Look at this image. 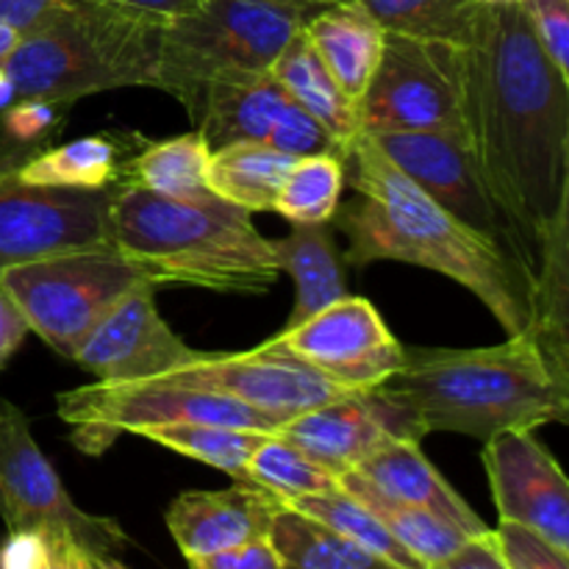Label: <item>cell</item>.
Segmentation results:
<instances>
[{"label": "cell", "mask_w": 569, "mask_h": 569, "mask_svg": "<svg viewBox=\"0 0 569 569\" xmlns=\"http://www.w3.org/2000/svg\"><path fill=\"white\" fill-rule=\"evenodd\" d=\"M467 144L533 270L569 203V78L539 44L520 0L487 3L465 44Z\"/></svg>", "instance_id": "obj_1"}, {"label": "cell", "mask_w": 569, "mask_h": 569, "mask_svg": "<svg viewBox=\"0 0 569 569\" xmlns=\"http://www.w3.org/2000/svg\"><path fill=\"white\" fill-rule=\"evenodd\" d=\"M345 178L356 194L328 222L348 237L342 261L426 267L470 289L509 337L531 328L533 267L448 214L387 159L370 133L350 142Z\"/></svg>", "instance_id": "obj_2"}, {"label": "cell", "mask_w": 569, "mask_h": 569, "mask_svg": "<svg viewBox=\"0 0 569 569\" xmlns=\"http://www.w3.org/2000/svg\"><path fill=\"white\" fill-rule=\"evenodd\" d=\"M376 392L398 409L417 442L433 431L487 442L569 420V381L531 333L492 348H406L403 367Z\"/></svg>", "instance_id": "obj_3"}, {"label": "cell", "mask_w": 569, "mask_h": 569, "mask_svg": "<svg viewBox=\"0 0 569 569\" xmlns=\"http://www.w3.org/2000/svg\"><path fill=\"white\" fill-rule=\"evenodd\" d=\"M109 237L156 287L259 295L281 276L272 239L253 226V214L211 192L167 198L117 181Z\"/></svg>", "instance_id": "obj_4"}, {"label": "cell", "mask_w": 569, "mask_h": 569, "mask_svg": "<svg viewBox=\"0 0 569 569\" xmlns=\"http://www.w3.org/2000/svg\"><path fill=\"white\" fill-rule=\"evenodd\" d=\"M167 20L100 3L67 0L37 31L20 37L3 70L17 100L70 106L120 87H156Z\"/></svg>", "instance_id": "obj_5"}, {"label": "cell", "mask_w": 569, "mask_h": 569, "mask_svg": "<svg viewBox=\"0 0 569 569\" xmlns=\"http://www.w3.org/2000/svg\"><path fill=\"white\" fill-rule=\"evenodd\" d=\"M317 6L303 0H203L164 26L156 87L189 106L217 83L270 76Z\"/></svg>", "instance_id": "obj_6"}, {"label": "cell", "mask_w": 569, "mask_h": 569, "mask_svg": "<svg viewBox=\"0 0 569 569\" xmlns=\"http://www.w3.org/2000/svg\"><path fill=\"white\" fill-rule=\"evenodd\" d=\"M0 283L17 300L28 328L56 353L72 359L100 317L150 281L114 244H103L11 264L0 270Z\"/></svg>", "instance_id": "obj_7"}, {"label": "cell", "mask_w": 569, "mask_h": 569, "mask_svg": "<svg viewBox=\"0 0 569 569\" xmlns=\"http://www.w3.org/2000/svg\"><path fill=\"white\" fill-rule=\"evenodd\" d=\"M56 411L72 428L70 442L87 456H103L122 433L172 422H209L261 433L281 428L272 417L226 395L159 381H94L67 389L56 395Z\"/></svg>", "instance_id": "obj_8"}, {"label": "cell", "mask_w": 569, "mask_h": 569, "mask_svg": "<svg viewBox=\"0 0 569 569\" xmlns=\"http://www.w3.org/2000/svg\"><path fill=\"white\" fill-rule=\"evenodd\" d=\"M361 133L437 131L467 139L465 44L387 33L359 103Z\"/></svg>", "instance_id": "obj_9"}, {"label": "cell", "mask_w": 569, "mask_h": 569, "mask_svg": "<svg viewBox=\"0 0 569 569\" xmlns=\"http://www.w3.org/2000/svg\"><path fill=\"white\" fill-rule=\"evenodd\" d=\"M0 520L9 531L70 533L92 559L128 548L120 522L83 511L42 453L31 420L0 398Z\"/></svg>", "instance_id": "obj_10"}, {"label": "cell", "mask_w": 569, "mask_h": 569, "mask_svg": "<svg viewBox=\"0 0 569 569\" xmlns=\"http://www.w3.org/2000/svg\"><path fill=\"white\" fill-rule=\"evenodd\" d=\"M150 381L226 395V398L239 400V403L272 417L278 426L315 409V406L353 395L328 381L322 372L306 365L276 337L267 339L259 348L242 350V353H203L200 350L198 359H192L189 365L176 367Z\"/></svg>", "instance_id": "obj_11"}, {"label": "cell", "mask_w": 569, "mask_h": 569, "mask_svg": "<svg viewBox=\"0 0 569 569\" xmlns=\"http://www.w3.org/2000/svg\"><path fill=\"white\" fill-rule=\"evenodd\" d=\"M109 189L37 187L0 167V270L111 244Z\"/></svg>", "instance_id": "obj_12"}, {"label": "cell", "mask_w": 569, "mask_h": 569, "mask_svg": "<svg viewBox=\"0 0 569 569\" xmlns=\"http://www.w3.org/2000/svg\"><path fill=\"white\" fill-rule=\"evenodd\" d=\"M370 137L387 159L448 214L533 267L511 222L489 194L465 137L437 131H392Z\"/></svg>", "instance_id": "obj_13"}, {"label": "cell", "mask_w": 569, "mask_h": 569, "mask_svg": "<svg viewBox=\"0 0 569 569\" xmlns=\"http://www.w3.org/2000/svg\"><path fill=\"white\" fill-rule=\"evenodd\" d=\"M295 356L348 392H370L403 367L406 345L387 328L376 306L345 295L295 328L276 333Z\"/></svg>", "instance_id": "obj_14"}, {"label": "cell", "mask_w": 569, "mask_h": 569, "mask_svg": "<svg viewBox=\"0 0 569 569\" xmlns=\"http://www.w3.org/2000/svg\"><path fill=\"white\" fill-rule=\"evenodd\" d=\"M187 114L206 133L211 150L231 142H259L298 159L311 153H337L345 159L337 139L306 114L272 76L203 89Z\"/></svg>", "instance_id": "obj_15"}, {"label": "cell", "mask_w": 569, "mask_h": 569, "mask_svg": "<svg viewBox=\"0 0 569 569\" xmlns=\"http://www.w3.org/2000/svg\"><path fill=\"white\" fill-rule=\"evenodd\" d=\"M156 309V287L142 283L117 300L98 326L78 345L72 361L92 372L94 381H150L198 359Z\"/></svg>", "instance_id": "obj_16"}, {"label": "cell", "mask_w": 569, "mask_h": 569, "mask_svg": "<svg viewBox=\"0 0 569 569\" xmlns=\"http://www.w3.org/2000/svg\"><path fill=\"white\" fill-rule=\"evenodd\" d=\"M483 467L500 522H515L569 553V481L533 431H503L483 442Z\"/></svg>", "instance_id": "obj_17"}, {"label": "cell", "mask_w": 569, "mask_h": 569, "mask_svg": "<svg viewBox=\"0 0 569 569\" xmlns=\"http://www.w3.org/2000/svg\"><path fill=\"white\" fill-rule=\"evenodd\" d=\"M276 433L337 478L356 470L389 439H411L403 417L376 389L315 406Z\"/></svg>", "instance_id": "obj_18"}, {"label": "cell", "mask_w": 569, "mask_h": 569, "mask_svg": "<svg viewBox=\"0 0 569 569\" xmlns=\"http://www.w3.org/2000/svg\"><path fill=\"white\" fill-rule=\"evenodd\" d=\"M281 500L253 483H233L214 492H183L167 509V528L189 559L270 537Z\"/></svg>", "instance_id": "obj_19"}, {"label": "cell", "mask_w": 569, "mask_h": 569, "mask_svg": "<svg viewBox=\"0 0 569 569\" xmlns=\"http://www.w3.org/2000/svg\"><path fill=\"white\" fill-rule=\"evenodd\" d=\"M350 472L361 476L370 487L398 503L420 506V509L442 517L467 537L489 531L487 522L445 481L442 472L428 461L420 442L415 439H389Z\"/></svg>", "instance_id": "obj_20"}, {"label": "cell", "mask_w": 569, "mask_h": 569, "mask_svg": "<svg viewBox=\"0 0 569 569\" xmlns=\"http://www.w3.org/2000/svg\"><path fill=\"white\" fill-rule=\"evenodd\" d=\"M300 31L331 72L337 87L359 106L381 64L387 31L359 6L315 9L306 17Z\"/></svg>", "instance_id": "obj_21"}, {"label": "cell", "mask_w": 569, "mask_h": 569, "mask_svg": "<svg viewBox=\"0 0 569 569\" xmlns=\"http://www.w3.org/2000/svg\"><path fill=\"white\" fill-rule=\"evenodd\" d=\"M531 339L569 381V203L561 206L539 250L531 295Z\"/></svg>", "instance_id": "obj_22"}, {"label": "cell", "mask_w": 569, "mask_h": 569, "mask_svg": "<svg viewBox=\"0 0 569 569\" xmlns=\"http://www.w3.org/2000/svg\"><path fill=\"white\" fill-rule=\"evenodd\" d=\"M278 267L295 281V309L287 326L295 328L337 303L348 295L345 287V261L331 237L328 222L320 226H292L283 239H272Z\"/></svg>", "instance_id": "obj_23"}, {"label": "cell", "mask_w": 569, "mask_h": 569, "mask_svg": "<svg viewBox=\"0 0 569 569\" xmlns=\"http://www.w3.org/2000/svg\"><path fill=\"white\" fill-rule=\"evenodd\" d=\"M270 76L306 114L315 117L337 139L339 148L348 156L350 142L361 133L359 106L337 87V81L326 70L320 56L315 53L303 31L295 33L292 42L281 50Z\"/></svg>", "instance_id": "obj_24"}, {"label": "cell", "mask_w": 569, "mask_h": 569, "mask_svg": "<svg viewBox=\"0 0 569 569\" xmlns=\"http://www.w3.org/2000/svg\"><path fill=\"white\" fill-rule=\"evenodd\" d=\"M298 156L259 142H231L211 150L206 187L211 194L250 211H272L283 178Z\"/></svg>", "instance_id": "obj_25"}, {"label": "cell", "mask_w": 569, "mask_h": 569, "mask_svg": "<svg viewBox=\"0 0 569 569\" xmlns=\"http://www.w3.org/2000/svg\"><path fill=\"white\" fill-rule=\"evenodd\" d=\"M317 6H359L387 33L467 44L481 20V0H303Z\"/></svg>", "instance_id": "obj_26"}, {"label": "cell", "mask_w": 569, "mask_h": 569, "mask_svg": "<svg viewBox=\"0 0 569 569\" xmlns=\"http://www.w3.org/2000/svg\"><path fill=\"white\" fill-rule=\"evenodd\" d=\"M17 176L37 187L109 189L126 176V150L111 137H83L28 156Z\"/></svg>", "instance_id": "obj_27"}, {"label": "cell", "mask_w": 569, "mask_h": 569, "mask_svg": "<svg viewBox=\"0 0 569 569\" xmlns=\"http://www.w3.org/2000/svg\"><path fill=\"white\" fill-rule=\"evenodd\" d=\"M339 487L348 495H353L356 500H361V503L387 526V531L428 569L439 565L442 559H448L450 553H456V550L470 539L465 531L450 526L442 517L420 509V506L398 503V500L387 498V495L378 492L376 487H370V483L361 476H356V472L339 476Z\"/></svg>", "instance_id": "obj_28"}, {"label": "cell", "mask_w": 569, "mask_h": 569, "mask_svg": "<svg viewBox=\"0 0 569 569\" xmlns=\"http://www.w3.org/2000/svg\"><path fill=\"white\" fill-rule=\"evenodd\" d=\"M211 144L203 131H189L164 142H148L137 156L126 161L122 181L137 183L148 192L167 198H200L209 194L206 170H209Z\"/></svg>", "instance_id": "obj_29"}, {"label": "cell", "mask_w": 569, "mask_h": 569, "mask_svg": "<svg viewBox=\"0 0 569 569\" xmlns=\"http://www.w3.org/2000/svg\"><path fill=\"white\" fill-rule=\"evenodd\" d=\"M270 539L283 569H400L289 506L278 509Z\"/></svg>", "instance_id": "obj_30"}, {"label": "cell", "mask_w": 569, "mask_h": 569, "mask_svg": "<svg viewBox=\"0 0 569 569\" xmlns=\"http://www.w3.org/2000/svg\"><path fill=\"white\" fill-rule=\"evenodd\" d=\"M137 437L176 450L187 459L203 461V465L231 476L233 481L248 483L250 456L270 433L248 431V428L209 426V422H172V426L142 428V431H137Z\"/></svg>", "instance_id": "obj_31"}, {"label": "cell", "mask_w": 569, "mask_h": 569, "mask_svg": "<svg viewBox=\"0 0 569 569\" xmlns=\"http://www.w3.org/2000/svg\"><path fill=\"white\" fill-rule=\"evenodd\" d=\"M287 506L289 509L300 511V515L311 517V520L322 522V526H328L331 531L342 533L345 539L356 542L359 548L370 550L372 556L389 561V565L400 569H428L387 531V526H383L361 500H356L353 495L345 492L342 487L331 489V492L311 495V498H300Z\"/></svg>", "instance_id": "obj_32"}, {"label": "cell", "mask_w": 569, "mask_h": 569, "mask_svg": "<svg viewBox=\"0 0 569 569\" xmlns=\"http://www.w3.org/2000/svg\"><path fill=\"white\" fill-rule=\"evenodd\" d=\"M345 189V159L337 153H311L295 159L283 178L272 211L292 226L331 222Z\"/></svg>", "instance_id": "obj_33"}, {"label": "cell", "mask_w": 569, "mask_h": 569, "mask_svg": "<svg viewBox=\"0 0 569 569\" xmlns=\"http://www.w3.org/2000/svg\"><path fill=\"white\" fill-rule=\"evenodd\" d=\"M248 483L264 489L287 506L300 498L331 492L339 487V478L317 461H311L306 453H300L287 439L270 433L250 456Z\"/></svg>", "instance_id": "obj_34"}, {"label": "cell", "mask_w": 569, "mask_h": 569, "mask_svg": "<svg viewBox=\"0 0 569 569\" xmlns=\"http://www.w3.org/2000/svg\"><path fill=\"white\" fill-rule=\"evenodd\" d=\"M509 569H569V553H561L553 545L545 542L539 533L515 522H500L492 531Z\"/></svg>", "instance_id": "obj_35"}, {"label": "cell", "mask_w": 569, "mask_h": 569, "mask_svg": "<svg viewBox=\"0 0 569 569\" xmlns=\"http://www.w3.org/2000/svg\"><path fill=\"white\" fill-rule=\"evenodd\" d=\"M67 106L42 98L14 100L3 111V133L20 148H33L61 131V111Z\"/></svg>", "instance_id": "obj_36"}, {"label": "cell", "mask_w": 569, "mask_h": 569, "mask_svg": "<svg viewBox=\"0 0 569 569\" xmlns=\"http://www.w3.org/2000/svg\"><path fill=\"white\" fill-rule=\"evenodd\" d=\"M539 44L569 78V0H520Z\"/></svg>", "instance_id": "obj_37"}, {"label": "cell", "mask_w": 569, "mask_h": 569, "mask_svg": "<svg viewBox=\"0 0 569 569\" xmlns=\"http://www.w3.org/2000/svg\"><path fill=\"white\" fill-rule=\"evenodd\" d=\"M189 569H283V559L270 537H256L237 548L189 559Z\"/></svg>", "instance_id": "obj_38"}, {"label": "cell", "mask_w": 569, "mask_h": 569, "mask_svg": "<svg viewBox=\"0 0 569 569\" xmlns=\"http://www.w3.org/2000/svg\"><path fill=\"white\" fill-rule=\"evenodd\" d=\"M431 569H509L506 567L503 556H500L498 542L492 537V528L487 533H478L470 537L461 545L456 553H450L448 559H442Z\"/></svg>", "instance_id": "obj_39"}, {"label": "cell", "mask_w": 569, "mask_h": 569, "mask_svg": "<svg viewBox=\"0 0 569 569\" xmlns=\"http://www.w3.org/2000/svg\"><path fill=\"white\" fill-rule=\"evenodd\" d=\"M64 3L67 0H0V22L26 37L48 22Z\"/></svg>", "instance_id": "obj_40"}, {"label": "cell", "mask_w": 569, "mask_h": 569, "mask_svg": "<svg viewBox=\"0 0 569 569\" xmlns=\"http://www.w3.org/2000/svg\"><path fill=\"white\" fill-rule=\"evenodd\" d=\"M31 333L28 328L26 315L17 306V300L11 298L9 289L0 283V370L9 365L11 356L20 350V345L26 342V337Z\"/></svg>", "instance_id": "obj_41"}, {"label": "cell", "mask_w": 569, "mask_h": 569, "mask_svg": "<svg viewBox=\"0 0 569 569\" xmlns=\"http://www.w3.org/2000/svg\"><path fill=\"white\" fill-rule=\"evenodd\" d=\"M31 569H92V556L70 533H44V550Z\"/></svg>", "instance_id": "obj_42"}, {"label": "cell", "mask_w": 569, "mask_h": 569, "mask_svg": "<svg viewBox=\"0 0 569 569\" xmlns=\"http://www.w3.org/2000/svg\"><path fill=\"white\" fill-rule=\"evenodd\" d=\"M100 3L142 11V14L159 17V20H172V17H181V14H189V11H194L203 0H100Z\"/></svg>", "instance_id": "obj_43"}, {"label": "cell", "mask_w": 569, "mask_h": 569, "mask_svg": "<svg viewBox=\"0 0 569 569\" xmlns=\"http://www.w3.org/2000/svg\"><path fill=\"white\" fill-rule=\"evenodd\" d=\"M17 42H20V33H17L14 28L6 26V22H0V67L6 64V59H9V53L14 50Z\"/></svg>", "instance_id": "obj_44"}, {"label": "cell", "mask_w": 569, "mask_h": 569, "mask_svg": "<svg viewBox=\"0 0 569 569\" xmlns=\"http://www.w3.org/2000/svg\"><path fill=\"white\" fill-rule=\"evenodd\" d=\"M14 100H17L14 83H11V78L6 76V70H3V67H0V111L9 109V106L14 103Z\"/></svg>", "instance_id": "obj_45"}, {"label": "cell", "mask_w": 569, "mask_h": 569, "mask_svg": "<svg viewBox=\"0 0 569 569\" xmlns=\"http://www.w3.org/2000/svg\"><path fill=\"white\" fill-rule=\"evenodd\" d=\"M92 569H128V567L120 565L117 559H111V556H103V559H92Z\"/></svg>", "instance_id": "obj_46"}, {"label": "cell", "mask_w": 569, "mask_h": 569, "mask_svg": "<svg viewBox=\"0 0 569 569\" xmlns=\"http://www.w3.org/2000/svg\"><path fill=\"white\" fill-rule=\"evenodd\" d=\"M481 3H509V0H481Z\"/></svg>", "instance_id": "obj_47"}]
</instances>
